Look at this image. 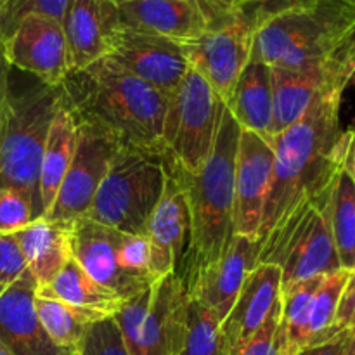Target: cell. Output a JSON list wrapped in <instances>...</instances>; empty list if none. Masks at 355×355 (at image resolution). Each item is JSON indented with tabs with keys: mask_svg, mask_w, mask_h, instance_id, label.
Segmentation results:
<instances>
[{
	"mask_svg": "<svg viewBox=\"0 0 355 355\" xmlns=\"http://www.w3.org/2000/svg\"><path fill=\"white\" fill-rule=\"evenodd\" d=\"M35 311H37L42 328L51 336L52 342L61 349L75 350V352H80L87 328L92 322L106 319L103 315L64 304L58 298L44 297L38 293L35 295Z\"/></svg>",
	"mask_w": 355,
	"mask_h": 355,
	"instance_id": "29",
	"label": "cell"
},
{
	"mask_svg": "<svg viewBox=\"0 0 355 355\" xmlns=\"http://www.w3.org/2000/svg\"><path fill=\"white\" fill-rule=\"evenodd\" d=\"M210 2H214L215 6L222 7L225 10L263 9V12H267V10H274L277 7L297 2V0H210Z\"/></svg>",
	"mask_w": 355,
	"mask_h": 355,
	"instance_id": "39",
	"label": "cell"
},
{
	"mask_svg": "<svg viewBox=\"0 0 355 355\" xmlns=\"http://www.w3.org/2000/svg\"><path fill=\"white\" fill-rule=\"evenodd\" d=\"M30 274L38 288L49 286L66 266L69 253V225L40 217L14 232Z\"/></svg>",
	"mask_w": 355,
	"mask_h": 355,
	"instance_id": "24",
	"label": "cell"
},
{
	"mask_svg": "<svg viewBox=\"0 0 355 355\" xmlns=\"http://www.w3.org/2000/svg\"><path fill=\"white\" fill-rule=\"evenodd\" d=\"M106 58L168 97L189 69L180 44L130 30H123L116 47Z\"/></svg>",
	"mask_w": 355,
	"mask_h": 355,
	"instance_id": "17",
	"label": "cell"
},
{
	"mask_svg": "<svg viewBox=\"0 0 355 355\" xmlns=\"http://www.w3.org/2000/svg\"><path fill=\"white\" fill-rule=\"evenodd\" d=\"M239 132L241 128L231 111L224 107L211 155L200 172H186L163 156L166 168L182 187L189 210V241L175 272L187 297L205 270L225 255L234 239L232 211Z\"/></svg>",
	"mask_w": 355,
	"mask_h": 355,
	"instance_id": "3",
	"label": "cell"
},
{
	"mask_svg": "<svg viewBox=\"0 0 355 355\" xmlns=\"http://www.w3.org/2000/svg\"><path fill=\"white\" fill-rule=\"evenodd\" d=\"M355 38V0H297L262 14L250 59L305 69L338 55Z\"/></svg>",
	"mask_w": 355,
	"mask_h": 355,
	"instance_id": "4",
	"label": "cell"
},
{
	"mask_svg": "<svg viewBox=\"0 0 355 355\" xmlns=\"http://www.w3.org/2000/svg\"><path fill=\"white\" fill-rule=\"evenodd\" d=\"M76 141H78V123L62 99L61 106L55 111L51 128H49L47 142H45L44 156H42L38 193H40L44 215L54 203L62 179L71 165Z\"/></svg>",
	"mask_w": 355,
	"mask_h": 355,
	"instance_id": "25",
	"label": "cell"
},
{
	"mask_svg": "<svg viewBox=\"0 0 355 355\" xmlns=\"http://www.w3.org/2000/svg\"><path fill=\"white\" fill-rule=\"evenodd\" d=\"M7 76H9V64L6 62V59L0 58V135H2L3 121H6Z\"/></svg>",
	"mask_w": 355,
	"mask_h": 355,
	"instance_id": "41",
	"label": "cell"
},
{
	"mask_svg": "<svg viewBox=\"0 0 355 355\" xmlns=\"http://www.w3.org/2000/svg\"><path fill=\"white\" fill-rule=\"evenodd\" d=\"M118 263L128 274L148 279L155 283L149 272V259H151V250H149V241L146 236H135L121 232L120 241L116 248Z\"/></svg>",
	"mask_w": 355,
	"mask_h": 355,
	"instance_id": "35",
	"label": "cell"
},
{
	"mask_svg": "<svg viewBox=\"0 0 355 355\" xmlns=\"http://www.w3.org/2000/svg\"><path fill=\"white\" fill-rule=\"evenodd\" d=\"M62 103V85L52 87L9 66L6 121L0 135V189H16L44 217L40 165L54 114Z\"/></svg>",
	"mask_w": 355,
	"mask_h": 355,
	"instance_id": "5",
	"label": "cell"
},
{
	"mask_svg": "<svg viewBox=\"0 0 355 355\" xmlns=\"http://www.w3.org/2000/svg\"><path fill=\"white\" fill-rule=\"evenodd\" d=\"M347 340H349V329L336 335L329 342L321 343V345L309 347V349H305L304 352H300L298 355H343L345 354Z\"/></svg>",
	"mask_w": 355,
	"mask_h": 355,
	"instance_id": "40",
	"label": "cell"
},
{
	"mask_svg": "<svg viewBox=\"0 0 355 355\" xmlns=\"http://www.w3.org/2000/svg\"><path fill=\"white\" fill-rule=\"evenodd\" d=\"M263 9L229 10L196 40L180 44L189 68L200 73L224 103L252 55Z\"/></svg>",
	"mask_w": 355,
	"mask_h": 355,
	"instance_id": "10",
	"label": "cell"
},
{
	"mask_svg": "<svg viewBox=\"0 0 355 355\" xmlns=\"http://www.w3.org/2000/svg\"><path fill=\"white\" fill-rule=\"evenodd\" d=\"M354 127L349 128L345 151L336 170L335 182L329 198V220H331L333 239L340 267L355 270V179L347 165V148L352 137Z\"/></svg>",
	"mask_w": 355,
	"mask_h": 355,
	"instance_id": "27",
	"label": "cell"
},
{
	"mask_svg": "<svg viewBox=\"0 0 355 355\" xmlns=\"http://www.w3.org/2000/svg\"><path fill=\"white\" fill-rule=\"evenodd\" d=\"M0 355H12V354H10V350L7 349V347L3 345L2 342H0Z\"/></svg>",
	"mask_w": 355,
	"mask_h": 355,
	"instance_id": "44",
	"label": "cell"
},
{
	"mask_svg": "<svg viewBox=\"0 0 355 355\" xmlns=\"http://www.w3.org/2000/svg\"><path fill=\"white\" fill-rule=\"evenodd\" d=\"M121 231L83 217L69 225V253L71 259L103 286L121 298L135 297L151 286V281L128 274L118 263L116 248Z\"/></svg>",
	"mask_w": 355,
	"mask_h": 355,
	"instance_id": "16",
	"label": "cell"
},
{
	"mask_svg": "<svg viewBox=\"0 0 355 355\" xmlns=\"http://www.w3.org/2000/svg\"><path fill=\"white\" fill-rule=\"evenodd\" d=\"M116 3L125 30L156 35L177 44L196 40L229 12L210 0H128Z\"/></svg>",
	"mask_w": 355,
	"mask_h": 355,
	"instance_id": "14",
	"label": "cell"
},
{
	"mask_svg": "<svg viewBox=\"0 0 355 355\" xmlns=\"http://www.w3.org/2000/svg\"><path fill=\"white\" fill-rule=\"evenodd\" d=\"M146 238L151 250L149 272L153 281L177 272L189 241V210L182 187L168 168L163 194L149 218Z\"/></svg>",
	"mask_w": 355,
	"mask_h": 355,
	"instance_id": "20",
	"label": "cell"
},
{
	"mask_svg": "<svg viewBox=\"0 0 355 355\" xmlns=\"http://www.w3.org/2000/svg\"><path fill=\"white\" fill-rule=\"evenodd\" d=\"M355 71V38L329 61L305 69L270 68L272 137L300 120L322 97L343 92Z\"/></svg>",
	"mask_w": 355,
	"mask_h": 355,
	"instance_id": "11",
	"label": "cell"
},
{
	"mask_svg": "<svg viewBox=\"0 0 355 355\" xmlns=\"http://www.w3.org/2000/svg\"><path fill=\"white\" fill-rule=\"evenodd\" d=\"M241 130L255 132L272 141V78L270 66L250 59L236 80L231 97L225 103Z\"/></svg>",
	"mask_w": 355,
	"mask_h": 355,
	"instance_id": "23",
	"label": "cell"
},
{
	"mask_svg": "<svg viewBox=\"0 0 355 355\" xmlns=\"http://www.w3.org/2000/svg\"><path fill=\"white\" fill-rule=\"evenodd\" d=\"M37 293L58 298L64 304L103 318H113L127 302L110 288L94 281L73 259L66 262L61 272L49 286L37 288Z\"/></svg>",
	"mask_w": 355,
	"mask_h": 355,
	"instance_id": "26",
	"label": "cell"
},
{
	"mask_svg": "<svg viewBox=\"0 0 355 355\" xmlns=\"http://www.w3.org/2000/svg\"><path fill=\"white\" fill-rule=\"evenodd\" d=\"M355 328V270L350 274V279L347 283L343 297L340 300L338 312H336V322H335V333L347 331V329Z\"/></svg>",
	"mask_w": 355,
	"mask_h": 355,
	"instance_id": "38",
	"label": "cell"
},
{
	"mask_svg": "<svg viewBox=\"0 0 355 355\" xmlns=\"http://www.w3.org/2000/svg\"><path fill=\"white\" fill-rule=\"evenodd\" d=\"M31 201L16 189H0V234H14L37 220Z\"/></svg>",
	"mask_w": 355,
	"mask_h": 355,
	"instance_id": "34",
	"label": "cell"
},
{
	"mask_svg": "<svg viewBox=\"0 0 355 355\" xmlns=\"http://www.w3.org/2000/svg\"><path fill=\"white\" fill-rule=\"evenodd\" d=\"M255 262L257 243L245 236H234L225 255L205 270L189 298L210 311L222 324L236 304L246 274L255 267Z\"/></svg>",
	"mask_w": 355,
	"mask_h": 355,
	"instance_id": "22",
	"label": "cell"
},
{
	"mask_svg": "<svg viewBox=\"0 0 355 355\" xmlns=\"http://www.w3.org/2000/svg\"><path fill=\"white\" fill-rule=\"evenodd\" d=\"M281 322V307L269 315L262 328L246 343L224 355H277V331Z\"/></svg>",
	"mask_w": 355,
	"mask_h": 355,
	"instance_id": "37",
	"label": "cell"
},
{
	"mask_svg": "<svg viewBox=\"0 0 355 355\" xmlns=\"http://www.w3.org/2000/svg\"><path fill=\"white\" fill-rule=\"evenodd\" d=\"M283 281L281 269L270 263H257L245 277L231 312L220 324L222 355L248 342L281 307Z\"/></svg>",
	"mask_w": 355,
	"mask_h": 355,
	"instance_id": "19",
	"label": "cell"
},
{
	"mask_svg": "<svg viewBox=\"0 0 355 355\" xmlns=\"http://www.w3.org/2000/svg\"><path fill=\"white\" fill-rule=\"evenodd\" d=\"M333 182L335 177L302 200L257 246L255 266L270 263L279 267L283 290L342 269L329 220Z\"/></svg>",
	"mask_w": 355,
	"mask_h": 355,
	"instance_id": "6",
	"label": "cell"
},
{
	"mask_svg": "<svg viewBox=\"0 0 355 355\" xmlns=\"http://www.w3.org/2000/svg\"><path fill=\"white\" fill-rule=\"evenodd\" d=\"M0 55L10 68L52 87H61L71 73L64 28L52 17H24L2 45Z\"/></svg>",
	"mask_w": 355,
	"mask_h": 355,
	"instance_id": "13",
	"label": "cell"
},
{
	"mask_svg": "<svg viewBox=\"0 0 355 355\" xmlns=\"http://www.w3.org/2000/svg\"><path fill=\"white\" fill-rule=\"evenodd\" d=\"M69 3L71 0H6L0 7V51L24 17L45 16L62 23Z\"/></svg>",
	"mask_w": 355,
	"mask_h": 355,
	"instance_id": "32",
	"label": "cell"
},
{
	"mask_svg": "<svg viewBox=\"0 0 355 355\" xmlns=\"http://www.w3.org/2000/svg\"><path fill=\"white\" fill-rule=\"evenodd\" d=\"M62 99L78 123L110 135L118 148L163 156L168 96L104 58L69 73Z\"/></svg>",
	"mask_w": 355,
	"mask_h": 355,
	"instance_id": "1",
	"label": "cell"
},
{
	"mask_svg": "<svg viewBox=\"0 0 355 355\" xmlns=\"http://www.w3.org/2000/svg\"><path fill=\"white\" fill-rule=\"evenodd\" d=\"M80 355H130L113 318L101 319L87 328Z\"/></svg>",
	"mask_w": 355,
	"mask_h": 355,
	"instance_id": "33",
	"label": "cell"
},
{
	"mask_svg": "<svg viewBox=\"0 0 355 355\" xmlns=\"http://www.w3.org/2000/svg\"><path fill=\"white\" fill-rule=\"evenodd\" d=\"M350 83H352V85L355 87V71L352 73V78H350Z\"/></svg>",
	"mask_w": 355,
	"mask_h": 355,
	"instance_id": "45",
	"label": "cell"
},
{
	"mask_svg": "<svg viewBox=\"0 0 355 355\" xmlns=\"http://www.w3.org/2000/svg\"><path fill=\"white\" fill-rule=\"evenodd\" d=\"M62 28L71 73L82 71L110 55L125 30L114 0H71Z\"/></svg>",
	"mask_w": 355,
	"mask_h": 355,
	"instance_id": "18",
	"label": "cell"
},
{
	"mask_svg": "<svg viewBox=\"0 0 355 355\" xmlns=\"http://www.w3.org/2000/svg\"><path fill=\"white\" fill-rule=\"evenodd\" d=\"M347 165H349L350 172H352V175L355 179V127L352 132V137H350L349 148H347Z\"/></svg>",
	"mask_w": 355,
	"mask_h": 355,
	"instance_id": "42",
	"label": "cell"
},
{
	"mask_svg": "<svg viewBox=\"0 0 355 355\" xmlns=\"http://www.w3.org/2000/svg\"><path fill=\"white\" fill-rule=\"evenodd\" d=\"M342 96L335 92L322 97L300 120L272 137V177L257 246L302 200L335 177L349 139V130L340 128Z\"/></svg>",
	"mask_w": 355,
	"mask_h": 355,
	"instance_id": "2",
	"label": "cell"
},
{
	"mask_svg": "<svg viewBox=\"0 0 355 355\" xmlns=\"http://www.w3.org/2000/svg\"><path fill=\"white\" fill-rule=\"evenodd\" d=\"M274 166L272 141L250 130L239 132L234 173V236L257 243L262 224L263 203Z\"/></svg>",
	"mask_w": 355,
	"mask_h": 355,
	"instance_id": "15",
	"label": "cell"
},
{
	"mask_svg": "<svg viewBox=\"0 0 355 355\" xmlns=\"http://www.w3.org/2000/svg\"><path fill=\"white\" fill-rule=\"evenodd\" d=\"M189 297L175 272L128 298L113 315L130 355H173L186 331Z\"/></svg>",
	"mask_w": 355,
	"mask_h": 355,
	"instance_id": "9",
	"label": "cell"
},
{
	"mask_svg": "<svg viewBox=\"0 0 355 355\" xmlns=\"http://www.w3.org/2000/svg\"><path fill=\"white\" fill-rule=\"evenodd\" d=\"M3 2H6V0H0V7H2V3H3Z\"/></svg>",
	"mask_w": 355,
	"mask_h": 355,
	"instance_id": "47",
	"label": "cell"
},
{
	"mask_svg": "<svg viewBox=\"0 0 355 355\" xmlns=\"http://www.w3.org/2000/svg\"><path fill=\"white\" fill-rule=\"evenodd\" d=\"M225 103L210 83L187 69L175 92L168 97L163 123V156L182 170L196 173L211 155Z\"/></svg>",
	"mask_w": 355,
	"mask_h": 355,
	"instance_id": "8",
	"label": "cell"
},
{
	"mask_svg": "<svg viewBox=\"0 0 355 355\" xmlns=\"http://www.w3.org/2000/svg\"><path fill=\"white\" fill-rule=\"evenodd\" d=\"M350 270L338 269L322 276L318 291L314 295L311 307V322H309V347L321 345L335 338V322L340 300L343 297L347 283L350 279ZM307 347V349H309Z\"/></svg>",
	"mask_w": 355,
	"mask_h": 355,
	"instance_id": "30",
	"label": "cell"
},
{
	"mask_svg": "<svg viewBox=\"0 0 355 355\" xmlns=\"http://www.w3.org/2000/svg\"><path fill=\"white\" fill-rule=\"evenodd\" d=\"M322 276L302 281L281 293L277 355H298L309 347L311 307Z\"/></svg>",
	"mask_w": 355,
	"mask_h": 355,
	"instance_id": "28",
	"label": "cell"
},
{
	"mask_svg": "<svg viewBox=\"0 0 355 355\" xmlns=\"http://www.w3.org/2000/svg\"><path fill=\"white\" fill-rule=\"evenodd\" d=\"M343 355H355V328L349 329V340H347L345 354Z\"/></svg>",
	"mask_w": 355,
	"mask_h": 355,
	"instance_id": "43",
	"label": "cell"
},
{
	"mask_svg": "<svg viewBox=\"0 0 355 355\" xmlns=\"http://www.w3.org/2000/svg\"><path fill=\"white\" fill-rule=\"evenodd\" d=\"M26 270V260L14 234H0V295L6 293Z\"/></svg>",
	"mask_w": 355,
	"mask_h": 355,
	"instance_id": "36",
	"label": "cell"
},
{
	"mask_svg": "<svg viewBox=\"0 0 355 355\" xmlns=\"http://www.w3.org/2000/svg\"><path fill=\"white\" fill-rule=\"evenodd\" d=\"M114 2H128V0H114Z\"/></svg>",
	"mask_w": 355,
	"mask_h": 355,
	"instance_id": "46",
	"label": "cell"
},
{
	"mask_svg": "<svg viewBox=\"0 0 355 355\" xmlns=\"http://www.w3.org/2000/svg\"><path fill=\"white\" fill-rule=\"evenodd\" d=\"M173 355H222L220 322L193 298H189L182 342Z\"/></svg>",
	"mask_w": 355,
	"mask_h": 355,
	"instance_id": "31",
	"label": "cell"
},
{
	"mask_svg": "<svg viewBox=\"0 0 355 355\" xmlns=\"http://www.w3.org/2000/svg\"><path fill=\"white\" fill-rule=\"evenodd\" d=\"M116 151L118 144L110 135L92 125L78 123L75 156L62 179L58 196L44 218L71 225L75 220L85 217Z\"/></svg>",
	"mask_w": 355,
	"mask_h": 355,
	"instance_id": "12",
	"label": "cell"
},
{
	"mask_svg": "<svg viewBox=\"0 0 355 355\" xmlns=\"http://www.w3.org/2000/svg\"><path fill=\"white\" fill-rule=\"evenodd\" d=\"M165 180L162 155L118 148L85 217L127 234L146 236Z\"/></svg>",
	"mask_w": 355,
	"mask_h": 355,
	"instance_id": "7",
	"label": "cell"
},
{
	"mask_svg": "<svg viewBox=\"0 0 355 355\" xmlns=\"http://www.w3.org/2000/svg\"><path fill=\"white\" fill-rule=\"evenodd\" d=\"M37 283L30 270L0 295V342L12 355H80L52 342L35 311Z\"/></svg>",
	"mask_w": 355,
	"mask_h": 355,
	"instance_id": "21",
	"label": "cell"
}]
</instances>
